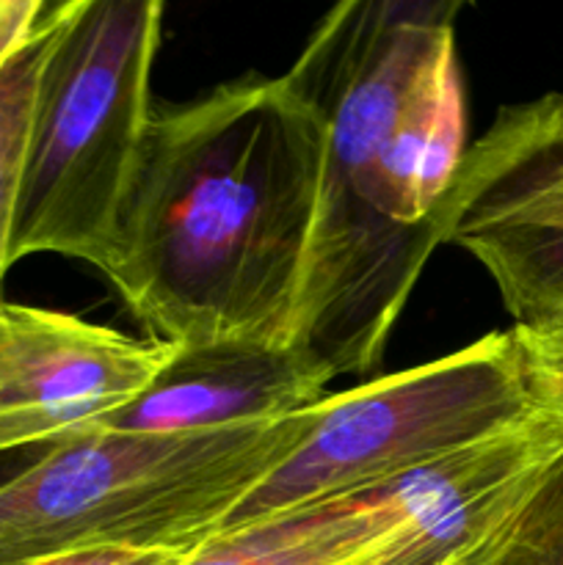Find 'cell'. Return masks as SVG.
<instances>
[{
    "mask_svg": "<svg viewBox=\"0 0 563 565\" xmlns=\"http://www.w3.org/2000/svg\"><path fill=\"white\" fill-rule=\"evenodd\" d=\"M445 243L489 270L511 315L563 296V92L502 108L467 149L445 204Z\"/></svg>",
    "mask_w": 563,
    "mask_h": 565,
    "instance_id": "6",
    "label": "cell"
},
{
    "mask_svg": "<svg viewBox=\"0 0 563 565\" xmlns=\"http://www.w3.org/2000/svg\"><path fill=\"white\" fill-rule=\"evenodd\" d=\"M188 557L180 555H160V552H130V550H103V552H83V555L55 557L36 565H180Z\"/></svg>",
    "mask_w": 563,
    "mask_h": 565,
    "instance_id": "12",
    "label": "cell"
},
{
    "mask_svg": "<svg viewBox=\"0 0 563 565\" xmlns=\"http://www.w3.org/2000/svg\"><path fill=\"white\" fill-rule=\"evenodd\" d=\"M0 458H6V456H0ZM22 467H25V463H22ZM22 467H14V463H0V486H3L6 480L11 478V475H17V472H20Z\"/></svg>",
    "mask_w": 563,
    "mask_h": 565,
    "instance_id": "13",
    "label": "cell"
},
{
    "mask_svg": "<svg viewBox=\"0 0 563 565\" xmlns=\"http://www.w3.org/2000/svg\"><path fill=\"white\" fill-rule=\"evenodd\" d=\"M312 428V408L199 434H86L0 486V565L130 550L191 557Z\"/></svg>",
    "mask_w": 563,
    "mask_h": 565,
    "instance_id": "3",
    "label": "cell"
},
{
    "mask_svg": "<svg viewBox=\"0 0 563 565\" xmlns=\"http://www.w3.org/2000/svg\"><path fill=\"white\" fill-rule=\"evenodd\" d=\"M544 408L513 331L370 379L312 406L307 439L230 513L221 533L364 494L519 428Z\"/></svg>",
    "mask_w": 563,
    "mask_h": 565,
    "instance_id": "5",
    "label": "cell"
},
{
    "mask_svg": "<svg viewBox=\"0 0 563 565\" xmlns=\"http://www.w3.org/2000/svg\"><path fill=\"white\" fill-rule=\"evenodd\" d=\"M535 401L552 417L563 419V307L530 326H513Z\"/></svg>",
    "mask_w": 563,
    "mask_h": 565,
    "instance_id": "11",
    "label": "cell"
},
{
    "mask_svg": "<svg viewBox=\"0 0 563 565\" xmlns=\"http://www.w3.org/2000/svg\"><path fill=\"white\" fill-rule=\"evenodd\" d=\"M331 381L334 373L296 345L259 340L174 345L147 392L92 434H199L274 423L326 401Z\"/></svg>",
    "mask_w": 563,
    "mask_h": 565,
    "instance_id": "8",
    "label": "cell"
},
{
    "mask_svg": "<svg viewBox=\"0 0 563 565\" xmlns=\"http://www.w3.org/2000/svg\"><path fill=\"white\" fill-rule=\"evenodd\" d=\"M160 0H66L39 77L11 218L14 268L61 254L114 276L121 218L152 121Z\"/></svg>",
    "mask_w": 563,
    "mask_h": 565,
    "instance_id": "4",
    "label": "cell"
},
{
    "mask_svg": "<svg viewBox=\"0 0 563 565\" xmlns=\"http://www.w3.org/2000/svg\"><path fill=\"white\" fill-rule=\"evenodd\" d=\"M458 3L348 0L285 72L320 127L312 235L290 345L373 375L436 246L467 154Z\"/></svg>",
    "mask_w": 563,
    "mask_h": 565,
    "instance_id": "1",
    "label": "cell"
},
{
    "mask_svg": "<svg viewBox=\"0 0 563 565\" xmlns=\"http://www.w3.org/2000/svg\"><path fill=\"white\" fill-rule=\"evenodd\" d=\"M171 353L174 342L0 301V456L92 434L147 392Z\"/></svg>",
    "mask_w": 563,
    "mask_h": 565,
    "instance_id": "7",
    "label": "cell"
},
{
    "mask_svg": "<svg viewBox=\"0 0 563 565\" xmlns=\"http://www.w3.org/2000/svg\"><path fill=\"white\" fill-rule=\"evenodd\" d=\"M64 9L66 0H0V301L11 270V218L31 143L39 77Z\"/></svg>",
    "mask_w": 563,
    "mask_h": 565,
    "instance_id": "9",
    "label": "cell"
},
{
    "mask_svg": "<svg viewBox=\"0 0 563 565\" xmlns=\"http://www.w3.org/2000/svg\"><path fill=\"white\" fill-rule=\"evenodd\" d=\"M445 565H563V452Z\"/></svg>",
    "mask_w": 563,
    "mask_h": 565,
    "instance_id": "10",
    "label": "cell"
},
{
    "mask_svg": "<svg viewBox=\"0 0 563 565\" xmlns=\"http://www.w3.org/2000/svg\"><path fill=\"white\" fill-rule=\"evenodd\" d=\"M318 177V119L285 75L155 110L108 281L155 340L290 345Z\"/></svg>",
    "mask_w": 563,
    "mask_h": 565,
    "instance_id": "2",
    "label": "cell"
}]
</instances>
